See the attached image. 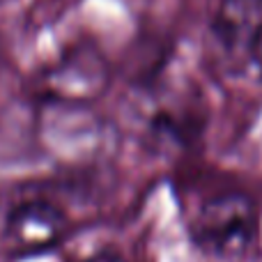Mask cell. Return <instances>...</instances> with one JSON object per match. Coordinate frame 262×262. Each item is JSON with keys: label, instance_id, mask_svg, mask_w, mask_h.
<instances>
[{"label": "cell", "instance_id": "obj_3", "mask_svg": "<svg viewBox=\"0 0 262 262\" xmlns=\"http://www.w3.org/2000/svg\"><path fill=\"white\" fill-rule=\"evenodd\" d=\"M67 228L62 209L44 198H30L14 205L5 216L7 244L18 253L51 249Z\"/></svg>", "mask_w": 262, "mask_h": 262}, {"label": "cell", "instance_id": "obj_2", "mask_svg": "<svg viewBox=\"0 0 262 262\" xmlns=\"http://www.w3.org/2000/svg\"><path fill=\"white\" fill-rule=\"evenodd\" d=\"M212 35L232 64H246L262 44V0H221Z\"/></svg>", "mask_w": 262, "mask_h": 262}, {"label": "cell", "instance_id": "obj_1", "mask_svg": "<svg viewBox=\"0 0 262 262\" xmlns=\"http://www.w3.org/2000/svg\"><path fill=\"white\" fill-rule=\"evenodd\" d=\"M258 235V209L244 193H223L200 207L193 223V239L205 253L239 258Z\"/></svg>", "mask_w": 262, "mask_h": 262}, {"label": "cell", "instance_id": "obj_4", "mask_svg": "<svg viewBox=\"0 0 262 262\" xmlns=\"http://www.w3.org/2000/svg\"><path fill=\"white\" fill-rule=\"evenodd\" d=\"M90 262H124V260L113 253H101V255H97V258H92Z\"/></svg>", "mask_w": 262, "mask_h": 262}]
</instances>
